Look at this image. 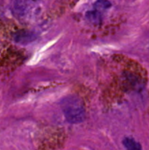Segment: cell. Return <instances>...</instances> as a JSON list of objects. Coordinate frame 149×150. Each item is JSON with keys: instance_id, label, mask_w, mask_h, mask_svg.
I'll use <instances>...</instances> for the list:
<instances>
[{"instance_id": "6da1fadb", "label": "cell", "mask_w": 149, "mask_h": 150, "mask_svg": "<svg viewBox=\"0 0 149 150\" xmlns=\"http://www.w3.org/2000/svg\"><path fill=\"white\" fill-rule=\"evenodd\" d=\"M60 105L68 122L71 124H79L85 119V108L82 100L75 95H69L63 98Z\"/></svg>"}, {"instance_id": "7a4b0ae2", "label": "cell", "mask_w": 149, "mask_h": 150, "mask_svg": "<svg viewBox=\"0 0 149 150\" xmlns=\"http://www.w3.org/2000/svg\"><path fill=\"white\" fill-rule=\"evenodd\" d=\"M37 38V35L35 33L31 32V31H19L13 34V40L19 44L22 45H26L31 43L32 41L35 40Z\"/></svg>"}, {"instance_id": "3957f363", "label": "cell", "mask_w": 149, "mask_h": 150, "mask_svg": "<svg viewBox=\"0 0 149 150\" xmlns=\"http://www.w3.org/2000/svg\"><path fill=\"white\" fill-rule=\"evenodd\" d=\"M123 145L126 150H142L141 145L130 137H126L123 140Z\"/></svg>"}, {"instance_id": "277c9868", "label": "cell", "mask_w": 149, "mask_h": 150, "mask_svg": "<svg viewBox=\"0 0 149 150\" xmlns=\"http://www.w3.org/2000/svg\"><path fill=\"white\" fill-rule=\"evenodd\" d=\"M86 18L94 24H98L101 21V14L98 11H90L86 13Z\"/></svg>"}, {"instance_id": "5b68a950", "label": "cell", "mask_w": 149, "mask_h": 150, "mask_svg": "<svg viewBox=\"0 0 149 150\" xmlns=\"http://www.w3.org/2000/svg\"><path fill=\"white\" fill-rule=\"evenodd\" d=\"M112 4L108 0H97V2L94 4V6L97 10H105L110 8Z\"/></svg>"}, {"instance_id": "8992f818", "label": "cell", "mask_w": 149, "mask_h": 150, "mask_svg": "<svg viewBox=\"0 0 149 150\" xmlns=\"http://www.w3.org/2000/svg\"><path fill=\"white\" fill-rule=\"evenodd\" d=\"M32 1H39V0H32Z\"/></svg>"}]
</instances>
